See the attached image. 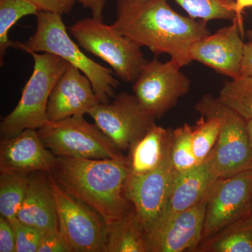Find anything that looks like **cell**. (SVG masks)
Listing matches in <instances>:
<instances>
[{
    "label": "cell",
    "instance_id": "obj_1",
    "mask_svg": "<svg viewBox=\"0 0 252 252\" xmlns=\"http://www.w3.org/2000/svg\"><path fill=\"white\" fill-rule=\"evenodd\" d=\"M112 26L156 56L168 55L181 68L192 62L190 49L194 43L210 34L207 22L182 16L167 0H118Z\"/></svg>",
    "mask_w": 252,
    "mask_h": 252
},
{
    "label": "cell",
    "instance_id": "obj_2",
    "mask_svg": "<svg viewBox=\"0 0 252 252\" xmlns=\"http://www.w3.org/2000/svg\"><path fill=\"white\" fill-rule=\"evenodd\" d=\"M48 174L64 191L97 212L107 226L135 210L124 195L131 175L127 159L56 157Z\"/></svg>",
    "mask_w": 252,
    "mask_h": 252
},
{
    "label": "cell",
    "instance_id": "obj_3",
    "mask_svg": "<svg viewBox=\"0 0 252 252\" xmlns=\"http://www.w3.org/2000/svg\"><path fill=\"white\" fill-rule=\"evenodd\" d=\"M35 32L26 42L17 41V48L31 53H49L64 60L89 78L100 102L114 97L119 81L113 76V69L94 62L81 51L68 34L62 15L38 11Z\"/></svg>",
    "mask_w": 252,
    "mask_h": 252
},
{
    "label": "cell",
    "instance_id": "obj_4",
    "mask_svg": "<svg viewBox=\"0 0 252 252\" xmlns=\"http://www.w3.org/2000/svg\"><path fill=\"white\" fill-rule=\"evenodd\" d=\"M34 69L19 102L0 124L1 140H9L26 129L38 130L48 122L50 95L69 63L49 53H31Z\"/></svg>",
    "mask_w": 252,
    "mask_h": 252
},
{
    "label": "cell",
    "instance_id": "obj_5",
    "mask_svg": "<svg viewBox=\"0 0 252 252\" xmlns=\"http://www.w3.org/2000/svg\"><path fill=\"white\" fill-rule=\"evenodd\" d=\"M69 31L81 48L109 64L124 82H135L148 62L140 46L102 21L84 18Z\"/></svg>",
    "mask_w": 252,
    "mask_h": 252
},
{
    "label": "cell",
    "instance_id": "obj_6",
    "mask_svg": "<svg viewBox=\"0 0 252 252\" xmlns=\"http://www.w3.org/2000/svg\"><path fill=\"white\" fill-rule=\"evenodd\" d=\"M195 109L201 117L215 118L220 123L218 140L210 154L220 178L252 170L246 120L210 94H204Z\"/></svg>",
    "mask_w": 252,
    "mask_h": 252
},
{
    "label": "cell",
    "instance_id": "obj_7",
    "mask_svg": "<svg viewBox=\"0 0 252 252\" xmlns=\"http://www.w3.org/2000/svg\"><path fill=\"white\" fill-rule=\"evenodd\" d=\"M36 130L44 146L56 157L127 160L98 126L86 122L84 116L48 122Z\"/></svg>",
    "mask_w": 252,
    "mask_h": 252
},
{
    "label": "cell",
    "instance_id": "obj_8",
    "mask_svg": "<svg viewBox=\"0 0 252 252\" xmlns=\"http://www.w3.org/2000/svg\"><path fill=\"white\" fill-rule=\"evenodd\" d=\"M49 175L56 203L59 230L71 252H105L107 226L91 207L61 189Z\"/></svg>",
    "mask_w": 252,
    "mask_h": 252
},
{
    "label": "cell",
    "instance_id": "obj_9",
    "mask_svg": "<svg viewBox=\"0 0 252 252\" xmlns=\"http://www.w3.org/2000/svg\"><path fill=\"white\" fill-rule=\"evenodd\" d=\"M157 57L147 62L132 86L141 107L154 120L161 119L190 89V79L181 67Z\"/></svg>",
    "mask_w": 252,
    "mask_h": 252
},
{
    "label": "cell",
    "instance_id": "obj_10",
    "mask_svg": "<svg viewBox=\"0 0 252 252\" xmlns=\"http://www.w3.org/2000/svg\"><path fill=\"white\" fill-rule=\"evenodd\" d=\"M88 114L123 152H128L155 124L135 94L125 92L114 96L112 102L97 104Z\"/></svg>",
    "mask_w": 252,
    "mask_h": 252
},
{
    "label": "cell",
    "instance_id": "obj_11",
    "mask_svg": "<svg viewBox=\"0 0 252 252\" xmlns=\"http://www.w3.org/2000/svg\"><path fill=\"white\" fill-rule=\"evenodd\" d=\"M252 170L216 181L207 196L203 239L252 215Z\"/></svg>",
    "mask_w": 252,
    "mask_h": 252
},
{
    "label": "cell",
    "instance_id": "obj_12",
    "mask_svg": "<svg viewBox=\"0 0 252 252\" xmlns=\"http://www.w3.org/2000/svg\"><path fill=\"white\" fill-rule=\"evenodd\" d=\"M177 175L170 154L154 171L144 175H130L126 181L124 195L133 205L146 236L163 211Z\"/></svg>",
    "mask_w": 252,
    "mask_h": 252
},
{
    "label": "cell",
    "instance_id": "obj_13",
    "mask_svg": "<svg viewBox=\"0 0 252 252\" xmlns=\"http://www.w3.org/2000/svg\"><path fill=\"white\" fill-rule=\"evenodd\" d=\"M243 33V27L235 19L230 26L194 43L190 49V59L230 79H236L240 76L245 44Z\"/></svg>",
    "mask_w": 252,
    "mask_h": 252
},
{
    "label": "cell",
    "instance_id": "obj_14",
    "mask_svg": "<svg viewBox=\"0 0 252 252\" xmlns=\"http://www.w3.org/2000/svg\"><path fill=\"white\" fill-rule=\"evenodd\" d=\"M206 207L207 197L149 233V252H196L203 241Z\"/></svg>",
    "mask_w": 252,
    "mask_h": 252
},
{
    "label": "cell",
    "instance_id": "obj_15",
    "mask_svg": "<svg viewBox=\"0 0 252 252\" xmlns=\"http://www.w3.org/2000/svg\"><path fill=\"white\" fill-rule=\"evenodd\" d=\"M99 103L100 102L89 78L77 67L69 64L50 95L48 122L84 116Z\"/></svg>",
    "mask_w": 252,
    "mask_h": 252
},
{
    "label": "cell",
    "instance_id": "obj_16",
    "mask_svg": "<svg viewBox=\"0 0 252 252\" xmlns=\"http://www.w3.org/2000/svg\"><path fill=\"white\" fill-rule=\"evenodd\" d=\"M219 178L210 156L191 170L178 173L163 211L147 235L204 200Z\"/></svg>",
    "mask_w": 252,
    "mask_h": 252
},
{
    "label": "cell",
    "instance_id": "obj_17",
    "mask_svg": "<svg viewBox=\"0 0 252 252\" xmlns=\"http://www.w3.org/2000/svg\"><path fill=\"white\" fill-rule=\"evenodd\" d=\"M56 156L49 150L34 129H26L9 140H1L0 172L49 173Z\"/></svg>",
    "mask_w": 252,
    "mask_h": 252
},
{
    "label": "cell",
    "instance_id": "obj_18",
    "mask_svg": "<svg viewBox=\"0 0 252 252\" xmlns=\"http://www.w3.org/2000/svg\"><path fill=\"white\" fill-rule=\"evenodd\" d=\"M17 220L44 233L59 230L56 203L47 172L30 175L27 193Z\"/></svg>",
    "mask_w": 252,
    "mask_h": 252
},
{
    "label": "cell",
    "instance_id": "obj_19",
    "mask_svg": "<svg viewBox=\"0 0 252 252\" xmlns=\"http://www.w3.org/2000/svg\"><path fill=\"white\" fill-rule=\"evenodd\" d=\"M172 130L154 124L128 151L131 175H146L160 166L170 155Z\"/></svg>",
    "mask_w": 252,
    "mask_h": 252
},
{
    "label": "cell",
    "instance_id": "obj_20",
    "mask_svg": "<svg viewBox=\"0 0 252 252\" xmlns=\"http://www.w3.org/2000/svg\"><path fill=\"white\" fill-rule=\"evenodd\" d=\"M105 252H149L147 236L135 210L108 226Z\"/></svg>",
    "mask_w": 252,
    "mask_h": 252
},
{
    "label": "cell",
    "instance_id": "obj_21",
    "mask_svg": "<svg viewBox=\"0 0 252 252\" xmlns=\"http://www.w3.org/2000/svg\"><path fill=\"white\" fill-rule=\"evenodd\" d=\"M198 252H252V215L205 239Z\"/></svg>",
    "mask_w": 252,
    "mask_h": 252
},
{
    "label": "cell",
    "instance_id": "obj_22",
    "mask_svg": "<svg viewBox=\"0 0 252 252\" xmlns=\"http://www.w3.org/2000/svg\"><path fill=\"white\" fill-rule=\"evenodd\" d=\"M0 215L10 223L17 215L27 193L29 174L0 172Z\"/></svg>",
    "mask_w": 252,
    "mask_h": 252
},
{
    "label": "cell",
    "instance_id": "obj_23",
    "mask_svg": "<svg viewBox=\"0 0 252 252\" xmlns=\"http://www.w3.org/2000/svg\"><path fill=\"white\" fill-rule=\"evenodd\" d=\"M29 0H0V64H4V55L10 47L17 48V41L10 40L11 28L21 18L38 13Z\"/></svg>",
    "mask_w": 252,
    "mask_h": 252
},
{
    "label": "cell",
    "instance_id": "obj_24",
    "mask_svg": "<svg viewBox=\"0 0 252 252\" xmlns=\"http://www.w3.org/2000/svg\"><path fill=\"white\" fill-rule=\"evenodd\" d=\"M218 98L245 120L252 119V77L240 76L225 81Z\"/></svg>",
    "mask_w": 252,
    "mask_h": 252
},
{
    "label": "cell",
    "instance_id": "obj_25",
    "mask_svg": "<svg viewBox=\"0 0 252 252\" xmlns=\"http://www.w3.org/2000/svg\"><path fill=\"white\" fill-rule=\"evenodd\" d=\"M189 16L208 22L212 20L233 21L235 14V0H173Z\"/></svg>",
    "mask_w": 252,
    "mask_h": 252
},
{
    "label": "cell",
    "instance_id": "obj_26",
    "mask_svg": "<svg viewBox=\"0 0 252 252\" xmlns=\"http://www.w3.org/2000/svg\"><path fill=\"white\" fill-rule=\"evenodd\" d=\"M193 126L185 124L172 130L170 158L178 173L189 171L198 165L193 148Z\"/></svg>",
    "mask_w": 252,
    "mask_h": 252
},
{
    "label": "cell",
    "instance_id": "obj_27",
    "mask_svg": "<svg viewBox=\"0 0 252 252\" xmlns=\"http://www.w3.org/2000/svg\"><path fill=\"white\" fill-rule=\"evenodd\" d=\"M220 123L212 117H201L193 127V148L198 164L205 161L216 145Z\"/></svg>",
    "mask_w": 252,
    "mask_h": 252
},
{
    "label": "cell",
    "instance_id": "obj_28",
    "mask_svg": "<svg viewBox=\"0 0 252 252\" xmlns=\"http://www.w3.org/2000/svg\"><path fill=\"white\" fill-rule=\"evenodd\" d=\"M12 225L16 235V252H38L44 233L18 220Z\"/></svg>",
    "mask_w": 252,
    "mask_h": 252
},
{
    "label": "cell",
    "instance_id": "obj_29",
    "mask_svg": "<svg viewBox=\"0 0 252 252\" xmlns=\"http://www.w3.org/2000/svg\"><path fill=\"white\" fill-rule=\"evenodd\" d=\"M38 252H71L65 239L59 231L44 233Z\"/></svg>",
    "mask_w": 252,
    "mask_h": 252
},
{
    "label": "cell",
    "instance_id": "obj_30",
    "mask_svg": "<svg viewBox=\"0 0 252 252\" xmlns=\"http://www.w3.org/2000/svg\"><path fill=\"white\" fill-rule=\"evenodd\" d=\"M39 11L60 15L69 14L77 0H29Z\"/></svg>",
    "mask_w": 252,
    "mask_h": 252
},
{
    "label": "cell",
    "instance_id": "obj_31",
    "mask_svg": "<svg viewBox=\"0 0 252 252\" xmlns=\"http://www.w3.org/2000/svg\"><path fill=\"white\" fill-rule=\"evenodd\" d=\"M0 252H16V235L12 223L0 216Z\"/></svg>",
    "mask_w": 252,
    "mask_h": 252
},
{
    "label": "cell",
    "instance_id": "obj_32",
    "mask_svg": "<svg viewBox=\"0 0 252 252\" xmlns=\"http://www.w3.org/2000/svg\"><path fill=\"white\" fill-rule=\"evenodd\" d=\"M240 76L252 77V41H249V42L245 43L244 46Z\"/></svg>",
    "mask_w": 252,
    "mask_h": 252
},
{
    "label": "cell",
    "instance_id": "obj_33",
    "mask_svg": "<svg viewBox=\"0 0 252 252\" xmlns=\"http://www.w3.org/2000/svg\"><path fill=\"white\" fill-rule=\"evenodd\" d=\"M81 4L88 8L92 12L93 17L102 21L103 20V11L105 7V0H78Z\"/></svg>",
    "mask_w": 252,
    "mask_h": 252
},
{
    "label": "cell",
    "instance_id": "obj_34",
    "mask_svg": "<svg viewBox=\"0 0 252 252\" xmlns=\"http://www.w3.org/2000/svg\"><path fill=\"white\" fill-rule=\"evenodd\" d=\"M235 19L243 27V13L245 9L252 7V0H235Z\"/></svg>",
    "mask_w": 252,
    "mask_h": 252
},
{
    "label": "cell",
    "instance_id": "obj_35",
    "mask_svg": "<svg viewBox=\"0 0 252 252\" xmlns=\"http://www.w3.org/2000/svg\"><path fill=\"white\" fill-rule=\"evenodd\" d=\"M247 131H248L249 140L252 147V118L246 121Z\"/></svg>",
    "mask_w": 252,
    "mask_h": 252
},
{
    "label": "cell",
    "instance_id": "obj_36",
    "mask_svg": "<svg viewBox=\"0 0 252 252\" xmlns=\"http://www.w3.org/2000/svg\"><path fill=\"white\" fill-rule=\"evenodd\" d=\"M247 37L249 39V41H252V28L247 31L246 32Z\"/></svg>",
    "mask_w": 252,
    "mask_h": 252
},
{
    "label": "cell",
    "instance_id": "obj_37",
    "mask_svg": "<svg viewBox=\"0 0 252 252\" xmlns=\"http://www.w3.org/2000/svg\"></svg>",
    "mask_w": 252,
    "mask_h": 252
}]
</instances>
